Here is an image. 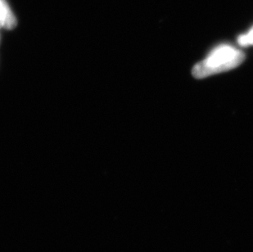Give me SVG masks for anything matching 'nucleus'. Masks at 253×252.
Instances as JSON below:
<instances>
[{"label": "nucleus", "instance_id": "obj_3", "mask_svg": "<svg viewBox=\"0 0 253 252\" xmlns=\"http://www.w3.org/2000/svg\"><path fill=\"white\" fill-rule=\"evenodd\" d=\"M238 43L242 47L253 45V26L249 30L248 33L239 36Z\"/></svg>", "mask_w": 253, "mask_h": 252}, {"label": "nucleus", "instance_id": "obj_1", "mask_svg": "<svg viewBox=\"0 0 253 252\" xmlns=\"http://www.w3.org/2000/svg\"><path fill=\"white\" fill-rule=\"evenodd\" d=\"M245 55L239 48L222 44L214 48L205 59L195 65L192 72L195 78H206L234 69L243 63Z\"/></svg>", "mask_w": 253, "mask_h": 252}, {"label": "nucleus", "instance_id": "obj_2", "mask_svg": "<svg viewBox=\"0 0 253 252\" xmlns=\"http://www.w3.org/2000/svg\"><path fill=\"white\" fill-rule=\"evenodd\" d=\"M0 22L2 27L7 30H12L17 25V20L6 0H0Z\"/></svg>", "mask_w": 253, "mask_h": 252}, {"label": "nucleus", "instance_id": "obj_4", "mask_svg": "<svg viewBox=\"0 0 253 252\" xmlns=\"http://www.w3.org/2000/svg\"><path fill=\"white\" fill-rule=\"evenodd\" d=\"M1 27H2V23H1V22H0V28H1Z\"/></svg>", "mask_w": 253, "mask_h": 252}]
</instances>
